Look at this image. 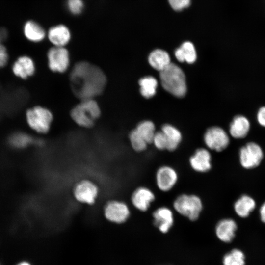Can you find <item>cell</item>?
Segmentation results:
<instances>
[{
    "instance_id": "cell-15",
    "label": "cell",
    "mask_w": 265,
    "mask_h": 265,
    "mask_svg": "<svg viewBox=\"0 0 265 265\" xmlns=\"http://www.w3.org/2000/svg\"><path fill=\"white\" fill-rule=\"evenodd\" d=\"M48 37L54 46L64 47L70 40L71 33L66 26L58 25L52 27L49 30Z\"/></svg>"
},
{
    "instance_id": "cell-16",
    "label": "cell",
    "mask_w": 265,
    "mask_h": 265,
    "mask_svg": "<svg viewBox=\"0 0 265 265\" xmlns=\"http://www.w3.org/2000/svg\"><path fill=\"white\" fill-rule=\"evenodd\" d=\"M12 71L16 76L22 79H26L34 73V62L28 56H21L14 62L12 66Z\"/></svg>"
},
{
    "instance_id": "cell-2",
    "label": "cell",
    "mask_w": 265,
    "mask_h": 265,
    "mask_svg": "<svg viewBox=\"0 0 265 265\" xmlns=\"http://www.w3.org/2000/svg\"><path fill=\"white\" fill-rule=\"evenodd\" d=\"M159 72L161 85L166 91L177 97H183L186 95V77L180 67L171 62Z\"/></svg>"
},
{
    "instance_id": "cell-18",
    "label": "cell",
    "mask_w": 265,
    "mask_h": 265,
    "mask_svg": "<svg viewBox=\"0 0 265 265\" xmlns=\"http://www.w3.org/2000/svg\"><path fill=\"white\" fill-rule=\"evenodd\" d=\"M250 127V122L246 117L241 115H237L230 125L229 132L234 138H242L247 135Z\"/></svg>"
},
{
    "instance_id": "cell-34",
    "label": "cell",
    "mask_w": 265,
    "mask_h": 265,
    "mask_svg": "<svg viewBox=\"0 0 265 265\" xmlns=\"http://www.w3.org/2000/svg\"><path fill=\"white\" fill-rule=\"evenodd\" d=\"M260 215L262 221L265 223V203H264L260 208Z\"/></svg>"
},
{
    "instance_id": "cell-23",
    "label": "cell",
    "mask_w": 265,
    "mask_h": 265,
    "mask_svg": "<svg viewBox=\"0 0 265 265\" xmlns=\"http://www.w3.org/2000/svg\"><path fill=\"white\" fill-rule=\"evenodd\" d=\"M255 207V202L247 195L242 196L237 201L234 205L235 210L239 216L246 217Z\"/></svg>"
},
{
    "instance_id": "cell-4",
    "label": "cell",
    "mask_w": 265,
    "mask_h": 265,
    "mask_svg": "<svg viewBox=\"0 0 265 265\" xmlns=\"http://www.w3.org/2000/svg\"><path fill=\"white\" fill-rule=\"evenodd\" d=\"M173 205L178 213L193 221L198 219L203 209L201 199L194 194H181L176 198Z\"/></svg>"
},
{
    "instance_id": "cell-17",
    "label": "cell",
    "mask_w": 265,
    "mask_h": 265,
    "mask_svg": "<svg viewBox=\"0 0 265 265\" xmlns=\"http://www.w3.org/2000/svg\"><path fill=\"white\" fill-rule=\"evenodd\" d=\"M236 229L237 225L233 220L224 219L217 224L215 233L220 240L225 242H229L234 238Z\"/></svg>"
},
{
    "instance_id": "cell-25",
    "label": "cell",
    "mask_w": 265,
    "mask_h": 265,
    "mask_svg": "<svg viewBox=\"0 0 265 265\" xmlns=\"http://www.w3.org/2000/svg\"><path fill=\"white\" fill-rule=\"evenodd\" d=\"M135 129L148 144L152 143L156 132L155 125L152 121H143Z\"/></svg>"
},
{
    "instance_id": "cell-31",
    "label": "cell",
    "mask_w": 265,
    "mask_h": 265,
    "mask_svg": "<svg viewBox=\"0 0 265 265\" xmlns=\"http://www.w3.org/2000/svg\"><path fill=\"white\" fill-rule=\"evenodd\" d=\"M191 0H168L172 8L177 11H182L187 8L191 3Z\"/></svg>"
},
{
    "instance_id": "cell-20",
    "label": "cell",
    "mask_w": 265,
    "mask_h": 265,
    "mask_svg": "<svg viewBox=\"0 0 265 265\" xmlns=\"http://www.w3.org/2000/svg\"><path fill=\"white\" fill-rule=\"evenodd\" d=\"M148 61L155 69L160 72L170 64V57L167 52L161 49L153 51L149 54Z\"/></svg>"
},
{
    "instance_id": "cell-30",
    "label": "cell",
    "mask_w": 265,
    "mask_h": 265,
    "mask_svg": "<svg viewBox=\"0 0 265 265\" xmlns=\"http://www.w3.org/2000/svg\"><path fill=\"white\" fill-rule=\"evenodd\" d=\"M69 10L74 14H79L83 8L82 0H68L67 2Z\"/></svg>"
},
{
    "instance_id": "cell-22",
    "label": "cell",
    "mask_w": 265,
    "mask_h": 265,
    "mask_svg": "<svg viewBox=\"0 0 265 265\" xmlns=\"http://www.w3.org/2000/svg\"><path fill=\"white\" fill-rule=\"evenodd\" d=\"M24 31L26 38L34 42L42 41L46 35L44 29L38 24L32 21H29L26 23Z\"/></svg>"
},
{
    "instance_id": "cell-21",
    "label": "cell",
    "mask_w": 265,
    "mask_h": 265,
    "mask_svg": "<svg viewBox=\"0 0 265 265\" xmlns=\"http://www.w3.org/2000/svg\"><path fill=\"white\" fill-rule=\"evenodd\" d=\"M161 131L167 139V150L169 151L176 150L182 140V134L175 127L168 124L163 125Z\"/></svg>"
},
{
    "instance_id": "cell-32",
    "label": "cell",
    "mask_w": 265,
    "mask_h": 265,
    "mask_svg": "<svg viewBox=\"0 0 265 265\" xmlns=\"http://www.w3.org/2000/svg\"><path fill=\"white\" fill-rule=\"evenodd\" d=\"M2 41L0 38V68L5 66L8 59V53L6 48L2 43Z\"/></svg>"
},
{
    "instance_id": "cell-14",
    "label": "cell",
    "mask_w": 265,
    "mask_h": 265,
    "mask_svg": "<svg viewBox=\"0 0 265 265\" xmlns=\"http://www.w3.org/2000/svg\"><path fill=\"white\" fill-rule=\"evenodd\" d=\"M154 193L148 188L139 187L133 192L131 197L132 205L141 212L146 211L155 200Z\"/></svg>"
},
{
    "instance_id": "cell-28",
    "label": "cell",
    "mask_w": 265,
    "mask_h": 265,
    "mask_svg": "<svg viewBox=\"0 0 265 265\" xmlns=\"http://www.w3.org/2000/svg\"><path fill=\"white\" fill-rule=\"evenodd\" d=\"M9 141L12 146L17 148H22L30 144L32 142V139L26 133L18 132L11 135Z\"/></svg>"
},
{
    "instance_id": "cell-7",
    "label": "cell",
    "mask_w": 265,
    "mask_h": 265,
    "mask_svg": "<svg viewBox=\"0 0 265 265\" xmlns=\"http://www.w3.org/2000/svg\"><path fill=\"white\" fill-rule=\"evenodd\" d=\"M204 141L209 149L220 152L228 146L229 138L225 131L221 128L212 127L206 132Z\"/></svg>"
},
{
    "instance_id": "cell-19",
    "label": "cell",
    "mask_w": 265,
    "mask_h": 265,
    "mask_svg": "<svg viewBox=\"0 0 265 265\" xmlns=\"http://www.w3.org/2000/svg\"><path fill=\"white\" fill-rule=\"evenodd\" d=\"M175 56L179 62L186 61L189 64L194 63L197 58L195 47L190 41L184 42L177 48L175 51Z\"/></svg>"
},
{
    "instance_id": "cell-11",
    "label": "cell",
    "mask_w": 265,
    "mask_h": 265,
    "mask_svg": "<svg viewBox=\"0 0 265 265\" xmlns=\"http://www.w3.org/2000/svg\"><path fill=\"white\" fill-rule=\"evenodd\" d=\"M178 179L177 172L169 166H161L156 174L157 186L159 189L163 192L170 190L176 184Z\"/></svg>"
},
{
    "instance_id": "cell-6",
    "label": "cell",
    "mask_w": 265,
    "mask_h": 265,
    "mask_svg": "<svg viewBox=\"0 0 265 265\" xmlns=\"http://www.w3.org/2000/svg\"><path fill=\"white\" fill-rule=\"evenodd\" d=\"M47 57L49 67L53 72L62 73L69 67V54L64 47L54 46L51 48Z\"/></svg>"
},
{
    "instance_id": "cell-1",
    "label": "cell",
    "mask_w": 265,
    "mask_h": 265,
    "mask_svg": "<svg viewBox=\"0 0 265 265\" xmlns=\"http://www.w3.org/2000/svg\"><path fill=\"white\" fill-rule=\"evenodd\" d=\"M75 94L81 100L93 99L104 90L106 77L98 67L85 61L76 63L70 73Z\"/></svg>"
},
{
    "instance_id": "cell-12",
    "label": "cell",
    "mask_w": 265,
    "mask_h": 265,
    "mask_svg": "<svg viewBox=\"0 0 265 265\" xmlns=\"http://www.w3.org/2000/svg\"><path fill=\"white\" fill-rule=\"evenodd\" d=\"M212 157L209 151L205 148H199L196 150L189 158L191 167L199 173H206L212 168Z\"/></svg>"
},
{
    "instance_id": "cell-13",
    "label": "cell",
    "mask_w": 265,
    "mask_h": 265,
    "mask_svg": "<svg viewBox=\"0 0 265 265\" xmlns=\"http://www.w3.org/2000/svg\"><path fill=\"white\" fill-rule=\"evenodd\" d=\"M154 224L162 233H166L174 224V215L172 211L166 207L156 209L153 213Z\"/></svg>"
},
{
    "instance_id": "cell-35",
    "label": "cell",
    "mask_w": 265,
    "mask_h": 265,
    "mask_svg": "<svg viewBox=\"0 0 265 265\" xmlns=\"http://www.w3.org/2000/svg\"><path fill=\"white\" fill-rule=\"evenodd\" d=\"M17 265H30L29 263L24 262H21L18 264Z\"/></svg>"
},
{
    "instance_id": "cell-27",
    "label": "cell",
    "mask_w": 265,
    "mask_h": 265,
    "mask_svg": "<svg viewBox=\"0 0 265 265\" xmlns=\"http://www.w3.org/2000/svg\"><path fill=\"white\" fill-rule=\"evenodd\" d=\"M129 139L131 145L135 151L141 152L146 149L148 143L136 129H134L130 132Z\"/></svg>"
},
{
    "instance_id": "cell-10",
    "label": "cell",
    "mask_w": 265,
    "mask_h": 265,
    "mask_svg": "<svg viewBox=\"0 0 265 265\" xmlns=\"http://www.w3.org/2000/svg\"><path fill=\"white\" fill-rule=\"evenodd\" d=\"M98 193L99 189L97 185L88 180L79 182L73 190L74 196L76 200L89 205L94 203Z\"/></svg>"
},
{
    "instance_id": "cell-26",
    "label": "cell",
    "mask_w": 265,
    "mask_h": 265,
    "mask_svg": "<svg viewBox=\"0 0 265 265\" xmlns=\"http://www.w3.org/2000/svg\"><path fill=\"white\" fill-rule=\"evenodd\" d=\"M223 262L224 265H244V254L238 249H233L224 256Z\"/></svg>"
},
{
    "instance_id": "cell-24",
    "label": "cell",
    "mask_w": 265,
    "mask_h": 265,
    "mask_svg": "<svg viewBox=\"0 0 265 265\" xmlns=\"http://www.w3.org/2000/svg\"><path fill=\"white\" fill-rule=\"evenodd\" d=\"M141 95L146 98L153 97L156 92L158 81L156 78L152 76H147L141 78L139 81Z\"/></svg>"
},
{
    "instance_id": "cell-29",
    "label": "cell",
    "mask_w": 265,
    "mask_h": 265,
    "mask_svg": "<svg viewBox=\"0 0 265 265\" xmlns=\"http://www.w3.org/2000/svg\"><path fill=\"white\" fill-rule=\"evenodd\" d=\"M152 143H153L155 147L159 150H167V139L162 131L155 133Z\"/></svg>"
},
{
    "instance_id": "cell-8",
    "label": "cell",
    "mask_w": 265,
    "mask_h": 265,
    "mask_svg": "<svg viewBox=\"0 0 265 265\" xmlns=\"http://www.w3.org/2000/svg\"><path fill=\"white\" fill-rule=\"evenodd\" d=\"M104 213L107 220L117 224L125 222L130 215V211L127 205L118 200L108 202L105 206Z\"/></svg>"
},
{
    "instance_id": "cell-33",
    "label": "cell",
    "mask_w": 265,
    "mask_h": 265,
    "mask_svg": "<svg viewBox=\"0 0 265 265\" xmlns=\"http://www.w3.org/2000/svg\"><path fill=\"white\" fill-rule=\"evenodd\" d=\"M257 119L259 124L265 127V106H263L259 109Z\"/></svg>"
},
{
    "instance_id": "cell-9",
    "label": "cell",
    "mask_w": 265,
    "mask_h": 265,
    "mask_svg": "<svg viewBox=\"0 0 265 265\" xmlns=\"http://www.w3.org/2000/svg\"><path fill=\"white\" fill-rule=\"evenodd\" d=\"M239 157L241 165L245 168L250 169L260 164L263 157V153L259 145L251 142L240 149Z\"/></svg>"
},
{
    "instance_id": "cell-3",
    "label": "cell",
    "mask_w": 265,
    "mask_h": 265,
    "mask_svg": "<svg viewBox=\"0 0 265 265\" xmlns=\"http://www.w3.org/2000/svg\"><path fill=\"white\" fill-rule=\"evenodd\" d=\"M101 110L94 99L81 100L71 110V116L79 126L84 128L92 127L100 116Z\"/></svg>"
},
{
    "instance_id": "cell-5",
    "label": "cell",
    "mask_w": 265,
    "mask_h": 265,
    "mask_svg": "<svg viewBox=\"0 0 265 265\" xmlns=\"http://www.w3.org/2000/svg\"><path fill=\"white\" fill-rule=\"evenodd\" d=\"M53 118L51 112L40 106L30 108L26 112V121L29 126L39 133L48 132Z\"/></svg>"
}]
</instances>
